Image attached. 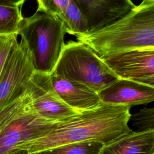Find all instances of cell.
Segmentation results:
<instances>
[{"instance_id": "obj_21", "label": "cell", "mask_w": 154, "mask_h": 154, "mask_svg": "<svg viewBox=\"0 0 154 154\" xmlns=\"http://www.w3.org/2000/svg\"><path fill=\"white\" fill-rule=\"evenodd\" d=\"M9 154H29L28 152L26 150H16L14 152H13Z\"/></svg>"}, {"instance_id": "obj_9", "label": "cell", "mask_w": 154, "mask_h": 154, "mask_svg": "<svg viewBox=\"0 0 154 154\" xmlns=\"http://www.w3.org/2000/svg\"><path fill=\"white\" fill-rule=\"evenodd\" d=\"M100 58L120 78L137 79L154 75V48L124 51Z\"/></svg>"}, {"instance_id": "obj_8", "label": "cell", "mask_w": 154, "mask_h": 154, "mask_svg": "<svg viewBox=\"0 0 154 154\" xmlns=\"http://www.w3.org/2000/svg\"><path fill=\"white\" fill-rule=\"evenodd\" d=\"M73 1L85 20L87 33L111 25L127 15L136 6L131 0Z\"/></svg>"}, {"instance_id": "obj_15", "label": "cell", "mask_w": 154, "mask_h": 154, "mask_svg": "<svg viewBox=\"0 0 154 154\" xmlns=\"http://www.w3.org/2000/svg\"><path fill=\"white\" fill-rule=\"evenodd\" d=\"M22 19L21 7L0 4V36L18 35L19 23Z\"/></svg>"}, {"instance_id": "obj_19", "label": "cell", "mask_w": 154, "mask_h": 154, "mask_svg": "<svg viewBox=\"0 0 154 154\" xmlns=\"http://www.w3.org/2000/svg\"><path fill=\"white\" fill-rule=\"evenodd\" d=\"M25 1L26 0H0V4L22 7Z\"/></svg>"}, {"instance_id": "obj_5", "label": "cell", "mask_w": 154, "mask_h": 154, "mask_svg": "<svg viewBox=\"0 0 154 154\" xmlns=\"http://www.w3.org/2000/svg\"><path fill=\"white\" fill-rule=\"evenodd\" d=\"M35 69L24 42L16 41L0 76V110L17 98L28 87Z\"/></svg>"}, {"instance_id": "obj_12", "label": "cell", "mask_w": 154, "mask_h": 154, "mask_svg": "<svg viewBox=\"0 0 154 154\" xmlns=\"http://www.w3.org/2000/svg\"><path fill=\"white\" fill-rule=\"evenodd\" d=\"M37 11L51 14L62 20L67 33L76 37L87 33L85 20L73 0H36Z\"/></svg>"}, {"instance_id": "obj_4", "label": "cell", "mask_w": 154, "mask_h": 154, "mask_svg": "<svg viewBox=\"0 0 154 154\" xmlns=\"http://www.w3.org/2000/svg\"><path fill=\"white\" fill-rule=\"evenodd\" d=\"M100 92L119 76L88 45L81 41L65 43L51 73Z\"/></svg>"}, {"instance_id": "obj_6", "label": "cell", "mask_w": 154, "mask_h": 154, "mask_svg": "<svg viewBox=\"0 0 154 154\" xmlns=\"http://www.w3.org/2000/svg\"><path fill=\"white\" fill-rule=\"evenodd\" d=\"M62 122L41 117L31 106L0 132V154L25 150L26 146L47 135Z\"/></svg>"}, {"instance_id": "obj_23", "label": "cell", "mask_w": 154, "mask_h": 154, "mask_svg": "<svg viewBox=\"0 0 154 154\" xmlns=\"http://www.w3.org/2000/svg\"><path fill=\"white\" fill-rule=\"evenodd\" d=\"M32 154H43L42 152H38V153H32Z\"/></svg>"}, {"instance_id": "obj_3", "label": "cell", "mask_w": 154, "mask_h": 154, "mask_svg": "<svg viewBox=\"0 0 154 154\" xmlns=\"http://www.w3.org/2000/svg\"><path fill=\"white\" fill-rule=\"evenodd\" d=\"M67 29L60 19L36 11L21 20L18 35L29 50L35 70L51 74L60 58Z\"/></svg>"}, {"instance_id": "obj_2", "label": "cell", "mask_w": 154, "mask_h": 154, "mask_svg": "<svg viewBox=\"0 0 154 154\" xmlns=\"http://www.w3.org/2000/svg\"><path fill=\"white\" fill-rule=\"evenodd\" d=\"M100 58L138 49L154 48V2L140 3L127 15L99 31L76 37Z\"/></svg>"}, {"instance_id": "obj_14", "label": "cell", "mask_w": 154, "mask_h": 154, "mask_svg": "<svg viewBox=\"0 0 154 154\" xmlns=\"http://www.w3.org/2000/svg\"><path fill=\"white\" fill-rule=\"evenodd\" d=\"M31 106V97L27 87L17 98L0 110V132Z\"/></svg>"}, {"instance_id": "obj_20", "label": "cell", "mask_w": 154, "mask_h": 154, "mask_svg": "<svg viewBox=\"0 0 154 154\" xmlns=\"http://www.w3.org/2000/svg\"><path fill=\"white\" fill-rule=\"evenodd\" d=\"M134 80L138 81L140 82H142V83L149 85L152 87H154V75L146 76V77L141 78L139 79H134Z\"/></svg>"}, {"instance_id": "obj_1", "label": "cell", "mask_w": 154, "mask_h": 154, "mask_svg": "<svg viewBox=\"0 0 154 154\" xmlns=\"http://www.w3.org/2000/svg\"><path fill=\"white\" fill-rule=\"evenodd\" d=\"M131 108L102 103L95 109L81 112L62 122L47 135L26 146L25 150L32 154L83 141L106 143L132 131L129 126Z\"/></svg>"}, {"instance_id": "obj_13", "label": "cell", "mask_w": 154, "mask_h": 154, "mask_svg": "<svg viewBox=\"0 0 154 154\" xmlns=\"http://www.w3.org/2000/svg\"><path fill=\"white\" fill-rule=\"evenodd\" d=\"M99 154H154V129L132 130L105 143Z\"/></svg>"}, {"instance_id": "obj_18", "label": "cell", "mask_w": 154, "mask_h": 154, "mask_svg": "<svg viewBox=\"0 0 154 154\" xmlns=\"http://www.w3.org/2000/svg\"><path fill=\"white\" fill-rule=\"evenodd\" d=\"M17 34L0 36V76L8 57V55L13 45L17 41Z\"/></svg>"}, {"instance_id": "obj_7", "label": "cell", "mask_w": 154, "mask_h": 154, "mask_svg": "<svg viewBox=\"0 0 154 154\" xmlns=\"http://www.w3.org/2000/svg\"><path fill=\"white\" fill-rule=\"evenodd\" d=\"M28 88L31 94L32 108L42 117L64 121L80 113L59 97L52 84L50 74L35 70Z\"/></svg>"}, {"instance_id": "obj_11", "label": "cell", "mask_w": 154, "mask_h": 154, "mask_svg": "<svg viewBox=\"0 0 154 154\" xmlns=\"http://www.w3.org/2000/svg\"><path fill=\"white\" fill-rule=\"evenodd\" d=\"M53 87L59 97L79 112L100 106L102 102L97 93L85 85L51 73Z\"/></svg>"}, {"instance_id": "obj_10", "label": "cell", "mask_w": 154, "mask_h": 154, "mask_svg": "<svg viewBox=\"0 0 154 154\" xmlns=\"http://www.w3.org/2000/svg\"><path fill=\"white\" fill-rule=\"evenodd\" d=\"M98 94L103 103L131 107L154 102V87L134 79L119 78Z\"/></svg>"}, {"instance_id": "obj_22", "label": "cell", "mask_w": 154, "mask_h": 154, "mask_svg": "<svg viewBox=\"0 0 154 154\" xmlns=\"http://www.w3.org/2000/svg\"><path fill=\"white\" fill-rule=\"evenodd\" d=\"M154 0H143L141 3L143 4H149V3H153Z\"/></svg>"}, {"instance_id": "obj_16", "label": "cell", "mask_w": 154, "mask_h": 154, "mask_svg": "<svg viewBox=\"0 0 154 154\" xmlns=\"http://www.w3.org/2000/svg\"><path fill=\"white\" fill-rule=\"evenodd\" d=\"M104 143L90 140L72 143L43 152V154H99Z\"/></svg>"}, {"instance_id": "obj_17", "label": "cell", "mask_w": 154, "mask_h": 154, "mask_svg": "<svg viewBox=\"0 0 154 154\" xmlns=\"http://www.w3.org/2000/svg\"><path fill=\"white\" fill-rule=\"evenodd\" d=\"M129 122L137 131L154 129V106L143 108L131 114Z\"/></svg>"}]
</instances>
